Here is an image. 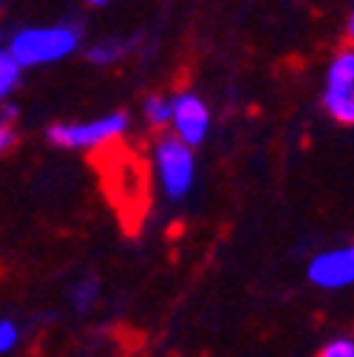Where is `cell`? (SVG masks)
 <instances>
[{"label": "cell", "instance_id": "obj_1", "mask_svg": "<svg viewBox=\"0 0 354 357\" xmlns=\"http://www.w3.org/2000/svg\"><path fill=\"white\" fill-rule=\"evenodd\" d=\"M79 46V31L74 26H26L12 34L9 54L26 68V66H46L66 60Z\"/></svg>", "mask_w": 354, "mask_h": 357}, {"label": "cell", "instance_id": "obj_2", "mask_svg": "<svg viewBox=\"0 0 354 357\" xmlns=\"http://www.w3.org/2000/svg\"><path fill=\"white\" fill-rule=\"evenodd\" d=\"M128 130V116L122 111H114L108 116H97L88 122H63L49 128V139L68 151H100L111 148L122 133Z\"/></svg>", "mask_w": 354, "mask_h": 357}, {"label": "cell", "instance_id": "obj_3", "mask_svg": "<svg viewBox=\"0 0 354 357\" xmlns=\"http://www.w3.org/2000/svg\"><path fill=\"white\" fill-rule=\"evenodd\" d=\"M153 159H156L159 185L167 193V199H173V202L185 199L190 193V188H193V176H196L193 148L185 145V142H179L176 137H164L156 145Z\"/></svg>", "mask_w": 354, "mask_h": 357}, {"label": "cell", "instance_id": "obj_4", "mask_svg": "<svg viewBox=\"0 0 354 357\" xmlns=\"http://www.w3.org/2000/svg\"><path fill=\"white\" fill-rule=\"evenodd\" d=\"M323 108L340 125H354V46L340 49L323 79Z\"/></svg>", "mask_w": 354, "mask_h": 357}, {"label": "cell", "instance_id": "obj_5", "mask_svg": "<svg viewBox=\"0 0 354 357\" xmlns=\"http://www.w3.org/2000/svg\"><path fill=\"white\" fill-rule=\"evenodd\" d=\"M173 137L196 148L204 142L207 130H210V111L204 105V100L193 91H182L173 97V122H170Z\"/></svg>", "mask_w": 354, "mask_h": 357}, {"label": "cell", "instance_id": "obj_6", "mask_svg": "<svg viewBox=\"0 0 354 357\" xmlns=\"http://www.w3.org/2000/svg\"><path fill=\"white\" fill-rule=\"evenodd\" d=\"M309 281L321 289H343L354 284V244L326 250L309 261Z\"/></svg>", "mask_w": 354, "mask_h": 357}, {"label": "cell", "instance_id": "obj_7", "mask_svg": "<svg viewBox=\"0 0 354 357\" xmlns=\"http://www.w3.org/2000/svg\"><path fill=\"white\" fill-rule=\"evenodd\" d=\"M125 49L128 46L122 40H100V43H94V46L88 49V60H91L94 66H111L125 54Z\"/></svg>", "mask_w": 354, "mask_h": 357}, {"label": "cell", "instance_id": "obj_8", "mask_svg": "<svg viewBox=\"0 0 354 357\" xmlns=\"http://www.w3.org/2000/svg\"><path fill=\"white\" fill-rule=\"evenodd\" d=\"M145 119L153 128H170V122H173V100L148 97L145 100Z\"/></svg>", "mask_w": 354, "mask_h": 357}, {"label": "cell", "instance_id": "obj_9", "mask_svg": "<svg viewBox=\"0 0 354 357\" xmlns=\"http://www.w3.org/2000/svg\"><path fill=\"white\" fill-rule=\"evenodd\" d=\"M20 74H23V66L9 52L0 54V97H9L15 91V85L20 82Z\"/></svg>", "mask_w": 354, "mask_h": 357}, {"label": "cell", "instance_id": "obj_10", "mask_svg": "<svg viewBox=\"0 0 354 357\" xmlns=\"http://www.w3.org/2000/svg\"><path fill=\"white\" fill-rule=\"evenodd\" d=\"M71 301H74L77 312L91 309L94 301H97V284H94V281H82V284H77L74 292H71Z\"/></svg>", "mask_w": 354, "mask_h": 357}, {"label": "cell", "instance_id": "obj_11", "mask_svg": "<svg viewBox=\"0 0 354 357\" xmlns=\"http://www.w3.org/2000/svg\"><path fill=\"white\" fill-rule=\"evenodd\" d=\"M318 357H354V337H337L332 343H326Z\"/></svg>", "mask_w": 354, "mask_h": 357}, {"label": "cell", "instance_id": "obj_12", "mask_svg": "<svg viewBox=\"0 0 354 357\" xmlns=\"http://www.w3.org/2000/svg\"><path fill=\"white\" fill-rule=\"evenodd\" d=\"M17 340H20V329H17V324L9 321V318H3V321H0V351L9 354V351L17 346Z\"/></svg>", "mask_w": 354, "mask_h": 357}, {"label": "cell", "instance_id": "obj_13", "mask_svg": "<svg viewBox=\"0 0 354 357\" xmlns=\"http://www.w3.org/2000/svg\"><path fill=\"white\" fill-rule=\"evenodd\" d=\"M12 142H15V130L9 128V122H3V125H0V148L9 151Z\"/></svg>", "mask_w": 354, "mask_h": 357}, {"label": "cell", "instance_id": "obj_14", "mask_svg": "<svg viewBox=\"0 0 354 357\" xmlns=\"http://www.w3.org/2000/svg\"><path fill=\"white\" fill-rule=\"evenodd\" d=\"M348 40H351V46H354V9H351V17H348Z\"/></svg>", "mask_w": 354, "mask_h": 357}]
</instances>
